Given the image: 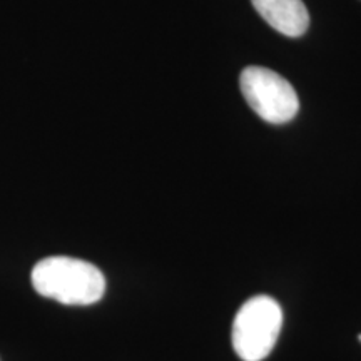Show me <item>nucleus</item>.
Returning a JSON list of instances; mask_svg holds the SVG:
<instances>
[{
	"label": "nucleus",
	"mask_w": 361,
	"mask_h": 361,
	"mask_svg": "<svg viewBox=\"0 0 361 361\" xmlns=\"http://www.w3.org/2000/svg\"><path fill=\"white\" fill-rule=\"evenodd\" d=\"M30 278L40 296L62 305H94L106 291V278L97 266L69 256H51L39 261Z\"/></svg>",
	"instance_id": "obj_1"
},
{
	"label": "nucleus",
	"mask_w": 361,
	"mask_h": 361,
	"mask_svg": "<svg viewBox=\"0 0 361 361\" xmlns=\"http://www.w3.org/2000/svg\"><path fill=\"white\" fill-rule=\"evenodd\" d=\"M283 326L276 300L258 295L247 300L233 323V348L243 361H261L273 351Z\"/></svg>",
	"instance_id": "obj_2"
},
{
	"label": "nucleus",
	"mask_w": 361,
	"mask_h": 361,
	"mask_svg": "<svg viewBox=\"0 0 361 361\" xmlns=\"http://www.w3.org/2000/svg\"><path fill=\"white\" fill-rule=\"evenodd\" d=\"M239 82L246 102L266 123H290L300 111L295 87L274 71L259 66L246 67Z\"/></svg>",
	"instance_id": "obj_3"
},
{
	"label": "nucleus",
	"mask_w": 361,
	"mask_h": 361,
	"mask_svg": "<svg viewBox=\"0 0 361 361\" xmlns=\"http://www.w3.org/2000/svg\"><path fill=\"white\" fill-rule=\"evenodd\" d=\"M263 19L286 37H300L308 30L310 13L303 0H251Z\"/></svg>",
	"instance_id": "obj_4"
},
{
	"label": "nucleus",
	"mask_w": 361,
	"mask_h": 361,
	"mask_svg": "<svg viewBox=\"0 0 361 361\" xmlns=\"http://www.w3.org/2000/svg\"><path fill=\"white\" fill-rule=\"evenodd\" d=\"M358 340H360V341H361V335H360V336H358Z\"/></svg>",
	"instance_id": "obj_5"
}]
</instances>
